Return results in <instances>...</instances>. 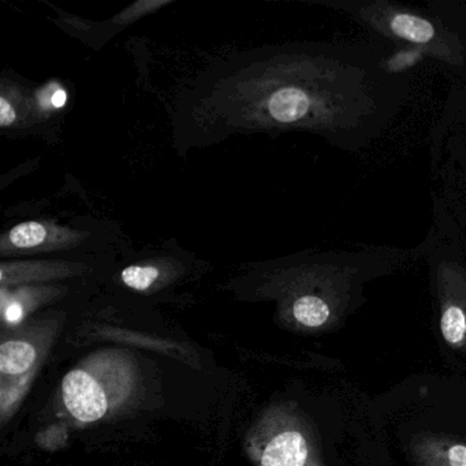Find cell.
I'll return each mask as SVG.
<instances>
[{
    "mask_svg": "<svg viewBox=\"0 0 466 466\" xmlns=\"http://www.w3.org/2000/svg\"><path fill=\"white\" fill-rule=\"evenodd\" d=\"M5 319L10 323H17L23 318V308L18 304H10L4 309Z\"/></svg>",
    "mask_w": 466,
    "mask_h": 466,
    "instance_id": "11",
    "label": "cell"
},
{
    "mask_svg": "<svg viewBox=\"0 0 466 466\" xmlns=\"http://www.w3.org/2000/svg\"><path fill=\"white\" fill-rule=\"evenodd\" d=\"M47 228L40 222H24L13 228L7 234V242L15 249H34L45 244Z\"/></svg>",
    "mask_w": 466,
    "mask_h": 466,
    "instance_id": "8",
    "label": "cell"
},
{
    "mask_svg": "<svg viewBox=\"0 0 466 466\" xmlns=\"http://www.w3.org/2000/svg\"><path fill=\"white\" fill-rule=\"evenodd\" d=\"M15 121V111L13 106L7 102L6 97H0V125L2 127H12Z\"/></svg>",
    "mask_w": 466,
    "mask_h": 466,
    "instance_id": "10",
    "label": "cell"
},
{
    "mask_svg": "<svg viewBox=\"0 0 466 466\" xmlns=\"http://www.w3.org/2000/svg\"><path fill=\"white\" fill-rule=\"evenodd\" d=\"M337 308L331 297L305 293L291 304V316L299 326L308 329H320L334 321Z\"/></svg>",
    "mask_w": 466,
    "mask_h": 466,
    "instance_id": "5",
    "label": "cell"
},
{
    "mask_svg": "<svg viewBox=\"0 0 466 466\" xmlns=\"http://www.w3.org/2000/svg\"><path fill=\"white\" fill-rule=\"evenodd\" d=\"M417 466H466V441L444 433H421L410 443Z\"/></svg>",
    "mask_w": 466,
    "mask_h": 466,
    "instance_id": "4",
    "label": "cell"
},
{
    "mask_svg": "<svg viewBox=\"0 0 466 466\" xmlns=\"http://www.w3.org/2000/svg\"><path fill=\"white\" fill-rule=\"evenodd\" d=\"M137 368L124 350L97 351L73 368L62 381V400L73 419L99 421L122 405L135 390Z\"/></svg>",
    "mask_w": 466,
    "mask_h": 466,
    "instance_id": "1",
    "label": "cell"
},
{
    "mask_svg": "<svg viewBox=\"0 0 466 466\" xmlns=\"http://www.w3.org/2000/svg\"><path fill=\"white\" fill-rule=\"evenodd\" d=\"M36 360V348L26 340H6L0 346V372L5 378L28 375Z\"/></svg>",
    "mask_w": 466,
    "mask_h": 466,
    "instance_id": "6",
    "label": "cell"
},
{
    "mask_svg": "<svg viewBox=\"0 0 466 466\" xmlns=\"http://www.w3.org/2000/svg\"><path fill=\"white\" fill-rule=\"evenodd\" d=\"M247 450L258 466H324L309 425L290 405L261 414L248 433Z\"/></svg>",
    "mask_w": 466,
    "mask_h": 466,
    "instance_id": "2",
    "label": "cell"
},
{
    "mask_svg": "<svg viewBox=\"0 0 466 466\" xmlns=\"http://www.w3.org/2000/svg\"><path fill=\"white\" fill-rule=\"evenodd\" d=\"M387 28L390 34L414 45H428L436 36L435 26L430 21L409 13L391 15Z\"/></svg>",
    "mask_w": 466,
    "mask_h": 466,
    "instance_id": "7",
    "label": "cell"
},
{
    "mask_svg": "<svg viewBox=\"0 0 466 466\" xmlns=\"http://www.w3.org/2000/svg\"><path fill=\"white\" fill-rule=\"evenodd\" d=\"M160 272L154 266H130L122 271V282L133 290L146 291L157 282Z\"/></svg>",
    "mask_w": 466,
    "mask_h": 466,
    "instance_id": "9",
    "label": "cell"
},
{
    "mask_svg": "<svg viewBox=\"0 0 466 466\" xmlns=\"http://www.w3.org/2000/svg\"><path fill=\"white\" fill-rule=\"evenodd\" d=\"M67 100V94L64 91V89H58V91L56 92V94L53 95V106L54 107H64L65 105H66Z\"/></svg>",
    "mask_w": 466,
    "mask_h": 466,
    "instance_id": "12",
    "label": "cell"
},
{
    "mask_svg": "<svg viewBox=\"0 0 466 466\" xmlns=\"http://www.w3.org/2000/svg\"><path fill=\"white\" fill-rule=\"evenodd\" d=\"M441 334L455 350H466V279L452 269L439 274Z\"/></svg>",
    "mask_w": 466,
    "mask_h": 466,
    "instance_id": "3",
    "label": "cell"
}]
</instances>
